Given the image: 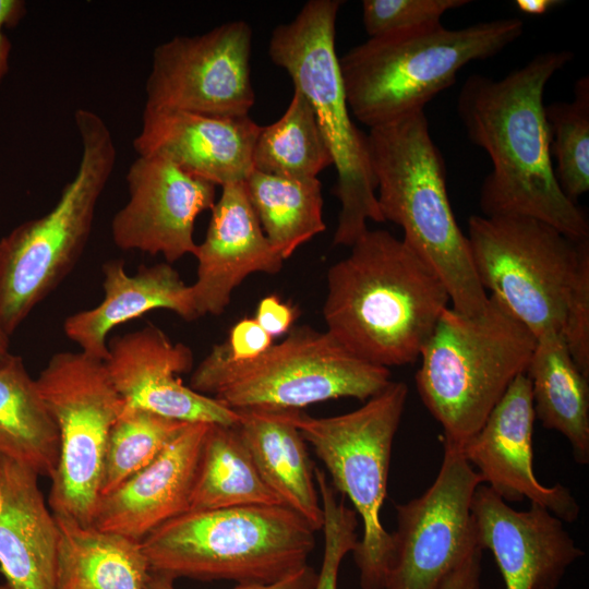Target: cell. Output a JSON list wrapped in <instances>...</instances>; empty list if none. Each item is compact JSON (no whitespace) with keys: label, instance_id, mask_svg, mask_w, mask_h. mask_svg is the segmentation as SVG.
Listing matches in <instances>:
<instances>
[{"label":"cell","instance_id":"obj_1","mask_svg":"<svg viewBox=\"0 0 589 589\" xmlns=\"http://www.w3.org/2000/svg\"><path fill=\"white\" fill-rule=\"evenodd\" d=\"M573 58L568 50L546 51L501 80L472 74L457 112L468 139L492 161L480 188L482 215L534 218L582 241L588 218L556 180L543 104L546 84Z\"/></svg>","mask_w":589,"mask_h":589},{"label":"cell","instance_id":"obj_2","mask_svg":"<svg viewBox=\"0 0 589 589\" xmlns=\"http://www.w3.org/2000/svg\"><path fill=\"white\" fill-rule=\"evenodd\" d=\"M350 248L327 272L326 332L369 363L413 364L448 308L443 281L387 230L368 229Z\"/></svg>","mask_w":589,"mask_h":589},{"label":"cell","instance_id":"obj_3","mask_svg":"<svg viewBox=\"0 0 589 589\" xmlns=\"http://www.w3.org/2000/svg\"><path fill=\"white\" fill-rule=\"evenodd\" d=\"M368 142L384 221L399 226L404 242L438 275L452 309L466 316L482 313L489 294L477 276L467 236L456 221L445 161L424 111L370 129Z\"/></svg>","mask_w":589,"mask_h":589},{"label":"cell","instance_id":"obj_4","mask_svg":"<svg viewBox=\"0 0 589 589\" xmlns=\"http://www.w3.org/2000/svg\"><path fill=\"white\" fill-rule=\"evenodd\" d=\"M524 27L518 17L462 28L438 22L370 37L338 57L349 110L369 129L424 111L465 65L500 53Z\"/></svg>","mask_w":589,"mask_h":589},{"label":"cell","instance_id":"obj_5","mask_svg":"<svg viewBox=\"0 0 589 589\" xmlns=\"http://www.w3.org/2000/svg\"><path fill=\"white\" fill-rule=\"evenodd\" d=\"M537 337L495 296L485 310L441 314L420 353L416 386L443 429V444L461 448L512 382L526 373Z\"/></svg>","mask_w":589,"mask_h":589},{"label":"cell","instance_id":"obj_6","mask_svg":"<svg viewBox=\"0 0 589 589\" xmlns=\"http://www.w3.org/2000/svg\"><path fill=\"white\" fill-rule=\"evenodd\" d=\"M149 570L199 580L269 585L298 573L315 530L283 504L188 510L142 541Z\"/></svg>","mask_w":589,"mask_h":589},{"label":"cell","instance_id":"obj_7","mask_svg":"<svg viewBox=\"0 0 589 589\" xmlns=\"http://www.w3.org/2000/svg\"><path fill=\"white\" fill-rule=\"evenodd\" d=\"M340 0H310L296 17L274 28L271 60L284 69L310 103L337 171L334 193L340 211L333 242L351 247L368 221L384 223L376 197L368 134L352 121L338 57L336 21Z\"/></svg>","mask_w":589,"mask_h":589},{"label":"cell","instance_id":"obj_8","mask_svg":"<svg viewBox=\"0 0 589 589\" xmlns=\"http://www.w3.org/2000/svg\"><path fill=\"white\" fill-rule=\"evenodd\" d=\"M74 122L82 147L75 175L48 213L0 240V325L9 336L75 266L116 165L113 136L104 119L80 108Z\"/></svg>","mask_w":589,"mask_h":589},{"label":"cell","instance_id":"obj_9","mask_svg":"<svg viewBox=\"0 0 589 589\" xmlns=\"http://www.w3.org/2000/svg\"><path fill=\"white\" fill-rule=\"evenodd\" d=\"M390 382L389 369L356 357L326 330L297 326L249 361H235L221 344L214 345L190 387L232 410H302L344 397L366 401Z\"/></svg>","mask_w":589,"mask_h":589},{"label":"cell","instance_id":"obj_10","mask_svg":"<svg viewBox=\"0 0 589 589\" xmlns=\"http://www.w3.org/2000/svg\"><path fill=\"white\" fill-rule=\"evenodd\" d=\"M408 386L390 382L360 408L325 418L287 410L330 476L361 517L363 533L353 550L362 589H384L393 558V537L380 514L387 495L393 442L405 410Z\"/></svg>","mask_w":589,"mask_h":589},{"label":"cell","instance_id":"obj_11","mask_svg":"<svg viewBox=\"0 0 589 589\" xmlns=\"http://www.w3.org/2000/svg\"><path fill=\"white\" fill-rule=\"evenodd\" d=\"M467 239L485 291L538 337L562 330L567 301L588 240L576 241L530 217L472 215Z\"/></svg>","mask_w":589,"mask_h":589},{"label":"cell","instance_id":"obj_12","mask_svg":"<svg viewBox=\"0 0 589 589\" xmlns=\"http://www.w3.org/2000/svg\"><path fill=\"white\" fill-rule=\"evenodd\" d=\"M36 383L59 433L48 504L55 516L92 526L108 435L125 401L104 361L82 351L55 353Z\"/></svg>","mask_w":589,"mask_h":589},{"label":"cell","instance_id":"obj_13","mask_svg":"<svg viewBox=\"0 0 589 589\" xmlns=\"http://www.w3.org/2000/svg\"><path fill=\"white\" fill-rule=\"evenodd\" d=\"M443 446L433 483L419 497L395 506L397 529L392 533L393 558L384 589H442L448 576L481 549L471 502L482 480L461 448Z\"/></svg>","mask_w":589,"mask_h":589},{"label":"cell","instance_id":"obj_14","mask_svg":"<svg viewBox=\"0 0 589 589\" xmlns=\"http://www.w3.org/2000/svg\"><path fill=\"white\" fill-rule=\"evenodd\" d=\"M251 51L252 28L242 20L161 43L152 55L144 107L248 117L255 101Z\"/></svg>","mask_w":589,"mask_h":589},{"label":"cell","instance_id":"obj_15","mask_svg":"<svg viewBox=\"0 0 589 589\" xmlns=\"http://www.w3.org/2000/svg\"><path fill=\"white\" fill-rule=\"evenodd\" d=\"M125 180L129 200L111 221L115 244L160 254L169 264L194 255V224L215 204L216 185L159 156L137 155Z\"/></svg>","mask_w":589,"mask_h":589},{"label":"cell","instance_id":"obj_16","mask_svg":"<svg viewBox=\"0 0 589 589\" xmlns=\"http://www.w3.org/2000/svg\"><path fill=\"white\" fill-rule=\"evenodd\" d=\"M104 363L129 405L188 423L236 425L238 421L235 410L182 383L179 374L191 370L192 350L153 324L112 338Z\"/></svg>","mask_w":589,"mask_h":589},{"label":"cell","instance_id":"obj_17","mask_svg":"<svg viewBox=\"0 0 589 589\" xmlns=\"http://www.w3.org/2000/svg\"><path fill=\"white\" fill-rule=\"evenodd\" d=\"M534 420L530 381L524 373L512 382L461 452L482 483L506 503L528 498L564 522H574L579 505L569 489L560 483L545 486L534 474Z\"/></svg>","mask_w":589,"mask_h":589},{"label":"cell","instance_id":"obj_18","mask_svg":"<svg viewBox=\"0 0 589 589\" xmlns=\"http://www.w3.org/2000/svg\"><path fill=\"white\" fill-rule=\"evenodd\" d=\"M471 512L478 544L493 554L505 589H556L567 568L585 554L564 521L538 504L514 509L480 484Z\"/></svg>","mask_w":589,"mask_h":589},{"label":"cell","instance_id":"obj_19","mask_svg":"<svg viewBox=\"0 0 589 589\" xmlns=\"http://www.w3.org/2000/svg\"><path fill=\"white\" fill-rule=\"evenodd\" d=\"M260 125L250 116L211 117L144 107L133 147L140 156L164 157L187 172L225 185L244 181Z\"/></svg>","mask_w":589,"mask_h":589},{"label":"cell","instance_id":"obj_20","mask_svg":"<svg viewBox=\"0 0 589 589\" xmlns=\"http://www.w3.org/2000/svg\"><path fill=\"white\" fill-rule=\"evenodd\" d=\"M196 245V279L191 285L199 317L221 314L233 290L251 274H276L284 260L269 244L250 203L244 181L221 187Z\"/></svg>","mask_w":589,"mask_h":589},{"label":"cell","instance_id":"obj_21","mask_svg":"<svg viewBox=\"0 0 589 589\" xmlns=\"http://www.w3.org/2000/svg\"><path fill=\"white\" fill-rule=\"evenodd\" d=\"M207 423H188L147 466L98 498L92 526L142 541L189 510Z\"/></svg>","mask_w":589,"mask_h":589},{"label":"cell","instance_id":"obj_22","mask_svg":"<svg viewBox=\"0 0 589 589\" xmlns=\"http://www.w3.org/2000/svg\"><path fill=\"white\" fill-rule=\"evenodd\" d=\"M38 477L0 455V572L12 589H56L59 531Z\"/></svg>","mask_w":589,"mask_h":589},{"label":"cell","instance_id":"obj_23","mask_svg":"<svg viewBox=\"0 0 589 589\" xmlns=\"http://www.w3.org/2000/svg\"><path fill=\"white\" fill-rule=\"evenodd\" d=\"M103 301L68 316L63 324L67 337L92 358L105 361L109 332L153 310L166 309L185 321L199 317L191 285L167 262L141 266L130 275L122 260H111L103 265Z\"/></svg>","mask_w":589,"mask_h":589},{"label":"cell","instance_id":"obj_24","mask_svg":"<svg viewBox=\"0 0 589 589\" xmlns=\"http://www.w3.org/2000/svg\"><path fill=\"white\" fill-rule=\"evenodd\" d=\"M235 425L261 477L283 505L296 512L315 530L324 515L306 442L287 410H235Z\"/></svg>","mask_w":589,"mask_h":589},{"label":"cell","instance_id":"obj_25","mask_svg":"<svg viewBox=\"0 0 589 589\" xmlns=\"http://www.w3.org/2000/svg\"><path fill=\"white\" fill-rule=\"evenodd\" d=\"M526 375L536 419L569 442L576 464L589 462V377L573 360L560 332L537 337Z\"/></svg>","mask_w":589,"mask_h":589},{"label":"cell","instance_id":"obj_26","mask_svg":"<svg viewBox=\"0 0 589 589\" xmlns=\"http://www.w3.org/2000/svg\"><path fill=\"white\" fill-rule=\"evenodd\" d=\"M55 518L56 589H144L149 567L141 541Z\"/></svg>","mask_w":589,"mask_h":589},{"label":"cell","instance_id":"obj_27","mask_svg":"<svg viewBox=\"0 0 589 589\" xmlns=\"http://www.w3.org/2000/svg\"><path fill=\"white\" fill-rule=\"evenodd\" d=\"M0 455L52 479L59 459V433L22 357L0 365Z\"/></svg>","mask_w":589,"mask_h":589},{"label":"cell","instance_id":"obj_28","mask_svg":"<svg viewBox=\"0 0 589 589\" xmlns=\"http://www.w3.org/2000/svg\"><path fill=\"white\" fill-rule=\"evenodd\" d=\"M281 504L261 477L235 425L209 424L189 510Z\"/></svg>","mask_w":589,"mask_h":589},{"label":"cell","instance_id":"obj_29","mask_svg":"<svg viewBox=\"0 0 589 589\" xmlns=\"http://www.w3.org/2000/svg\"><path fill=\"white\" fill-rule=\"evenodd\" d=\"M244 185L269 244L284 261L325 230L317 178L292 179L252 170Z\"/></svg>","mask_w":589,"mask_h":589},{"label":"cell","instance_id":"obj_30","mask_svg":"<svg viewBox=\"0 0 589 589\" xmlns=\"http://www.w3.org/2000/svg\"><path fill=\"white\" fill-rule=\"evenodd\" d=\"M253 170L292 179H314L333 159L309 100L293 89L284 115L261 127L252 155Z\"/></svg>","mask_w":589,"mask_h":589},{"label":"cell","instance_id":"obj_31","mask_svg":"<svg viewBox=\"0 0 589 589\" xmlns=\"http://www.w3.org/2000/svg\"><path fill=\"white\" fill-rule=\"evenodd\" d=\"M185 424L125 402L108 435L100 496L153 461Z\"/></svg>","mask_w":589,"mask_h":589},{"label":"cell","instance_id":"obj_32","mask_svg":"<svg viewBox=\"0 0 589 589\" xmlns=\"http://www.w3.org/2000/svg\"><path fill=\"white\" fill-rule=\"evenodd\" d=\"M556 180L572 201L589 190V77L575 82L570 101L545 106Z\"/></svg>","mask_w":589,"mask_h":589},{"label":"cell","instance_id":"obj_33","mask_svg":"<svg viewBox=\"0 0 589 589\" xmlns=\"http://www.w3.org/2000/svg\"><path fill=\"white\" fill-rule=\"evenodd\" d=\"M314 479L323 508L324 553L314 589H337L338 573L345 555L352 552L357 541V513L346 506L325 472L314 468Z\"/></svg>","mask_w":589,"mask_h":589},{"label":"cell","instance_id":"obj_34","mask_svg":"<svg viewBox=\"0 0 589 589\" xmlns=\"http://www.w3.org/2000/svg\"><path fill=\"white\" fill-rule=\"evenodd\" d=\"M469 0H363L362 22L369 37L441 22L453 9Z\"/></svg>","mask_w":589,"mask_h":589},{"label":"cell","instance_id":"obj_35","mask_svg":"<svg viewBox=\"0 0 589 589\" xmlns=\"http://www.w3.org/2000/svg\"><path fill=\"white\" fill-rule=\"evenodd\" d=\"M561 335L576 365L589 377V253L579 265Z\"/></svg>","mask_w":589,"mask_h":589},{"label":"cell","instance_id":"obj_36","mask_svg":"<svg viewBox=\"0 0 589 589\" xmlns=\"http://www.w3.org/2000/svg\"><path fill=\"white\" fill-rule=\"evenodd\" d=\"M221 345L230 359L249 361L267 351L273 345V337L254 317H245L230 328L227 340Z\"/></svg>","mask_w":589,"mask_h":589},{"label":"cell","instance_id":"obj_37","mask_svg":"<svg viewBox=\"0 0 589 589\" xmlns=\"http://www.w3.org/2000/svg\"><path fill=\"white\" fill-rule=\"evenodd\" d=\"M175 579L168 575L149 570L144 589H176ZM317 573L310 565H305L298 573L280 581L269 585H238L233 589H314Z\"/></svg>","mask_w":589,"mask_h":589},{"label":"cell","instance_id":"obj_38","mask_svg":"<svg viewBox=\"0 0 589 589\" xmlns=\"http://www.w3.org/2000/svg\"><path fill=\"white\" fill-rule=\"evenodd\" d=\"M297 313L293 305L271 294L259 302L254 318L274 338L287 334L293 327Z\"/></svg>","mask_w":589,"mask_h":589},{"label":"cell","instance_id":"obj_39","mask_svg":"<svg viewBox=\"0 0 589 589\" xmlns=\"http://www.w3.org/2000/svg\"><path fill=\"white\" fill-rule=\"evenodd\" d=\"M26 4L21 0H0V85L9 71L11 41L4 33L15 26L25 15Z\"/></svg>","mask_w":589,"mask_h":589},{"label":"cell","instance_id":"obj_40","mask_svg":"<svg viewBox=\"0 0 589 589\" xmlns=\"http://www.w3.org/2000/svg\"><path fill=\"white\" fill-rule=\"evenodd\" d=\"M482 550H476L445 580L442 589H480Z\"/></svg>","mask_w":589,"mask_h":589},{"label":"cell","instance_id":"obj_41","mask_svg":"<svg viewBox=\"0 0 589 589\" xmlns=\"http://www.w3.org/2000/svg\"><path fill=\"white\" fill-rule=\"evenodd\" d=\"M561 1L557 0H516V7L528 15H542L556 7Z\"/></svg>","mask_w":589,"mask_h":589},{"label":"cell","instance_id":"obj_42","mask_svg":"<svg viewBox=\"0 0 589 589\" xmlns=\"http://www.w3.org/2000/svg\"><path fill=\"white\" fill-rule=\"evenodd\" d=\"M9 337L0 325V365L12 354L9 350Z\"/></svg>","mask_w":589,"mask_h":589},{"label":"cell","instance_id":"obj_43","mask_svg":"<svg viewBox=\"0 0 589 589\" xmlns=\"http://www.w3.org/2000/svg\"><path fill=\"white\" fill-rule=\"evenodd\" d=\"M0 589H12V588L8 586L7 584H3V585H0Z\"/></svg>","mask_w":589,"mask_h":589}]
</instances>
